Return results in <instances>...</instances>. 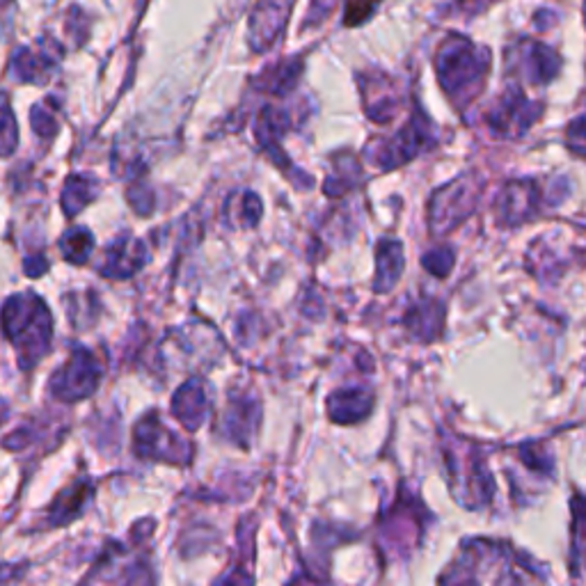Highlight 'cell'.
Wrapping results in <instances>:
<instances>
[{"label":"cell","instance_id":"1","mask_svg":"<svg viewBox=\"0 0 586 586\" xmlns=\"http://www.w3.org/2000/svg\"><path fill=\"white\" fill-rule=\"evenodd\" d=\"M216 586H250V575L243 571H232L225 575Z\"/></svg>","mask_w":586,"mask_h":586}]
</instances>
